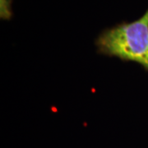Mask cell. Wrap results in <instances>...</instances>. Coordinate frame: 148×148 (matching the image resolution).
I'll return each mask as SVG.
<instances>
[{"label": "cell", "instance_id": "6da1fadb", "mask_svg": "<svg viewBox=\"0 0 148 148\" xmlns=\"http://www.w3.org/2000/svg\"><path fill=\"white\" fill-rule=\"evenodd\" d=\"M95 45L100 53L136 62L148 70V12L136 21L106 30Z\"/></svg>", "mask_w": 148, "mask_h": 148}, {"label": "cell", "instance_id": "7a4b0ae2", "mask_svg": "<svg viewBox=\"0 0 148 148\" xmlns=\"http://www.w3.org/2000/svg\"><path fill=\"white\" fill-rule=\"evenodd\" d=\"M147 12H148V9H147Z\"/></svg>", "mask_w": 148, "mask_h": 148}]
</instances>
